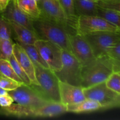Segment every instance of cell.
<instances>
[{
  "label": "cell",
  "mask_w": 120,
  "mask_h": 120,
  "mask_svg": "<svg viewBox=\"0 0 120 120\" xmlns=\"http://www.w3.org/2000/svg\"><path fill=\"white\" fill-rule=\"evenodd\" d=\"M32 23L39 39L50 41L71 53L69 39L70 34L62 26L41 16L32 20Z\"/></svg>",
  "instance_id": "1"
},
{
  "label": "cell",
  "mask_w": 120,
  "mask_h": 120,
  "mask_svg": "<svg viewBox=\"0 0 120 120\" xmlns=\"http://www.w3.org/2000/svg\"><path fill=\"white\" fill-rule=\"evenodd\" d=\"M112 72L114 67L107 56L97 57L90 64L82 66L81 87L86 88L105 82Z\"/></svg>",
  "instance_id": "2"
},
{
  "label": "cell",
  "mask_w": 120,
  "mask_h": 120,
  "mask_svg": "<svg viewBox=\"0 0 120 120\" xmlns=\"http://www.w3.org/2000/svg\"><path fill=\"white\" fill-rule=\"evenodd\" d=\"M35 66V76L39 85L31 84L30 86L40 96L49 102H60L58 78L49 69Z\"/></svg>",
  "instance_id": "3"
},
{
  "label": "cell",
  "mask_w": 120,
  "mask_h": 120,
  "mask_svg": "<svg viewBox=\"0 0 120 120\" xmlns=\"http://www.w3.org/2000/svg\"><path fill=\"white\" fill-rule=\"evenodd\" d=\"M37 4L41 16L62 26L70 35L77 34V21L65 14L57 0H38Z\"/></svg>",
  "instance_id": "4"
},
{
  "label": "cell",
  "mask_w": 120,
  "mask_h": 120,
  "mask_svg": "<svg viewBox=\"0 0 120 120\" xmlns=\"http://www.w3.org/2000/svg\"><path fill=\"white\" fill-rule=\"evenodd\" d=\"M82 65L69 52L62 50V68L54 72L59 80L71 85L81 87Z\"/></svg>",
  "instance_id": "5"
},
{
  "label": "cell",
  "mask_w": 120,
  "mask_h": 120,
  "mask_svg": "<svg viewBox=\"0 0 120 120\" xmlns=\"http://www.w3.org/2000/svg\"><path fill=\"white\" fill-rule=\"evenodd\" d=\"M83 91L86 98L93 100L100 103L101 110L120 107V94L109 89L105 86V82L83 88Z\"/></svg>",
  "instance_id": "6"
},
{
  "label": "cell",
  "mask_w": 120,
  "mask_h": 120,
  "mask_svg": "<svg viewBox=\"0 0 120 120\" xmlns=\"http://www.w3.org/2000/svg\"><path fill=\"white\" fill-rule=\"evenodd\" d=\"M96 58L105 55L108 49L120 42V33L99 32L83 35Z\"/></svg>",
  "instance_id": "7"
},
{
  "label": "cell",
  "mask_w": 120,
  "mask_h": 120,
  "mask_svg": "<svg viewBox=\"0 0 120 120\" xmlns=\"http://www.w3.org/2000/svg\"><path fill=\"white\" fill-rule=\"evenodd\" d=\"M77 34L82 35L99 32L120 33V28L97 16H78L76 23Z\"/></svg>",
  "instance_id": "8"
},
{
  "label": "cell",
  "mask_w": 120,
  "mask_h": 120,
  "mask_svg": "<svg viewBox=\"0 0 120 120\" xmlns=\"http://www.w3.org/2000/svg\"><path fill=\"white\" fill-rule=\"evenodd\" d=\"M34 45L50 70L53 72L60 70L62 49L60 47L50 41L42 39L37 40Z\"/></svg>",
  "instance_id": "9"
},
{
  "label": "cell",
  "mask_w": 120,
  "mask_h": 120,
  "mask_svg": "<svg viewBox=\"0 0 120 120\" xmlns=\"http://www.w3.org/2000/svg\"><path fill=\"white\" fill-rule=\"evenodd\" d=\"M8 93L16 103L28 107L36 109L49 103L30 86L24 84L15 90L8 91Z\"/></svg>",
  "instance_id": "10"
},
{
  "label": "cell",
  "mask_w": 120,
  "mask_h": 120,
  "mask_svg": "<svg viewBox=\"0 0 120 120\" xmlns=\"http://www.w3.org/2000/svg\"><path fill=\"white\" fill-rule=\"evenodd\" d=\"M69 39L71 53L82 66L88 65L96 59L89 43L83 35L78 34L70 35Z\"/></svg>",
  "instance_id": "11"
},
{
  "label": "cell",
  "mask_w": 120,
  "mask_h": 120,
  "mask_svg": "<svg viewBox=\"0 0 120 120\" xmlns=\"http://www.w3.org/2000/svg\"><path fill=\"white\" fill-rule=\"evenodd\" d=\"M59 87L60 103L66 106L77 104L86 99L82 87L60 81L59 83Z\"/></svg>",
  "instance_id": "12"
},
{
  "label": "cell",
  "mask_w": 120,
  "mask_h": 120,
  "mask_svg": "<svg viewBox=\"0 0 120 120\" xmlns=\"http://www.w3.org/2000/svg\"><path fill=\"white\" fill-rule=\"evenodd\" d=\"M0 14L7 21L17 23L34 31L32 19L19 8L16 0H10L5 10Z\"/></svg>",
  "instance_id": "13"
},
{
  "label": "cell",
  "mask_w": 120,
  "mask_h": 120,
  "mask_svg": "<svg viewBox=\"0 0 120 120\" xmlns=\"http://www.w3.org/2000/svg\"><path fill=\"white\" fill-rule=\"evenodd\" d=\"M12 54L28 76L31 84L39 85L35 76V66L23 48L19 45L15 43L13 46Z\"/></svg>",
  "instance_id": "14"
},
{
  "label": "cell",
  "mask_w": 120,
  "mask_h": 120,
  "mask_svg": "<svg viewBox=\"0 0 120 120\" xmlns=\"http://www.w3.org/2000/svg\"><path fill=\"white\" fill-rule=\"evenodd\" d=\"M12 30V38L15 41L22 42L25 44L34 45L39 39L35 31L15 22L9 21Z\"/></svg>",
  "instance_id": "15"
},
{
  "label": "cell",
  "mask_w": 120,
  "mask_h": 120,
  "mask_svg": "<svg viewBox=\"0 0 120 120\" xmlns=\"http://www.w3.org/2000/svg\"><path fill=\"white\" fill-rule=\"evenodd\" d=\"M66 107L68 112L76 114L88 113L101 110V106L100 103L96 101L87 98L80 103Z\"/></svg>",
  "instance_id": "16"
},
{
  "label": "cell",
  "mask_w": 120,
  "mask_h": 120,
  "mask_svg": "<svg viewBox=\"0 0 120 120\" xmlns=\"http://www.w3.org/2000/svg\"><path fill=\"white\" fill-rule=\"evenodd\" d=\"M76 15L80 16H96L97 5L96 1L90 0H73Z\"/></svg>",
  "instance_id": "17"
},
{
  "label": "cell",
  "mask_w": 120,
  "mask_h": 120,
  "mask_svg": "<svg viewBox=\"0 0 120 120\" xmlns=\"http://www.w3.org/2000/svg\"><path fill=\"white\" fill-rule=\"evenodd\" d=\"M18 7L32 20L41 16V11L36 0H16Z\"/></svg>",
  "instance_id": "18"
},
{
  "label": "cell",
  "mask_w": 120,
  "mask_h": 120,
  "mask_svg": "<svg viewBox=\"0 0 120 120\" xmlns=\"http://www.w3.org/2000/svg\"><path fill=\"white\" fill-rule=\"evenodd\" d=\"M15 42L23 48L34 65H38L46 69H49L48 64L41 57L38 50L34 45L25 44L18 41H15Z\"/></svg>",
  "instance_id": "19"
},
{
  "label": "cell",
  "mask_w": 120,
  "mask_h": 120,
  "mask_svg": "<svg viewBox=\"0 0 120 120\" xmlns=\"http://www.w3.org/2000/svg\"><path fill=\"white\" fill-rule=\"evenodd\" d=\"M96 16L120 28V11L102 8L97 6Z\"/></svg>",
  "instance_id": "20"
},
{
  "label": "cell",
  "mask_w": 120,
  "mask_h": 120,
  "mask_svg": "<svg viewBox=\"0 0 120 120\" xmlns=\"http://www.w3.org/2000/svg\"><path fill=\"white\" fill-rule=\"evenodd\" d=\"M111 61L114 67V71L120 72V42L110 47L105 54Z\"/></svg>",
  "instance_id": "21"
},
{
  "label": "cell",
  "mask_w": 120,
  "mask_h": 120,
  "mask_svg": "<svg viewBox=\"0 0 120 120\" xmlns=\"http://www.w3.org/2000/svg\"><path fill=\"white\" fill-rule=\"evenodd\" d=\"M14 43L12 40H7L0 38V59L9 60L12 55Z\"/></svg>",
  "instance_id": "22"
},
{
  "label": "cell",
  "mask_w": 120,
  "mask_h": 120,
  "mask_svg": "<svg viewBox=\"0 0 120 120\" xmlns=\"http://www.w3.org/2000/svg\"><path fill=\"white\" fill-rule=\"evenodd\" d=\"M11 64L12 67L13 69H14V71L16 73V75L18 76L19 78L21 80L22 83L25 85L30 86L31 84V82L29 80V77L27 76L26 73L23 70V69L21 68V66L18 63V61L16 60V59L14 56V55H12L9 58V60H8Z\"/></svg>",
  "instance_id": "23"
},
{
  "label": "cell",
  "mask_w": 120,
  "mask_h": 120,
  "mask_svg": "<svg viewBox=\"0 0 120 120\" xmlns=\"http://www.w3.org/2000/svg\"><path fill=\"white\" fill-rule=\"evenodd\" d=\"M0 74L12 79L16 82L23 83L18 76L16 75L11 64L7 60L0 59Z\"/></svg>",
  "instance_id": "24"
},
{
  "label": "cell",
  "mask_w": 120,
  "mask_h": 120,
  "mask_svg": "<svg viewBox=\"0 0 120 120\" xmlns=\"http://www.w3.org/2000/svg\"><path fill=\"white\" fill-rule=\"evenodd\" d=\"M105 86L110 90L120 94V72L114 71L105 81Z\"/></svg>",
  "instance_id": "25"
},
{
  "label": "cell",
  "mask_w": 120,
  "mask_h": 120,
  "mask_svg": "<svg viewBox=\"0 0 120 120\" xmlns=\"http://www.w3.org/2000/svg\"><path fill=\"white\" fill-rule=\"evenodd\" d=\"M12 30L9 22L0 14V38L12 40Z\"/></svg>",
  "instance_id": "26"
},
{
  "label": "cell",
  "mask_w": 120,
  "mask_h": 120,
  "mask_svg": "<svg viewBox=\"0 0 120 120\" xmlns=\"http://www.w3.org/2000/svg\"><path fill=\"white\" fill-rule=\"evenodd\" d=\"M23 83H21L14 79L0 74V87L6 91H11L21 86Z\"/></svg>",
  "instance_id": "27"
},
{
  "label": "cell",
  "mask_w": 120,
  "mask_h": 120,
  "mask_svg": "<svg viewBox=\"0 0 120 120\" xmlns=\"http://www.w3.org/2000/svg\"><path fill=\"white\" fill-rule=\"evenodd\" d=\"M65 14L71 19L77 21L78 16L76 15L73 0H57Z\"/></svg>",
  "instance_id": "28"
},
{
  "label": "cell",
  "mask_w": 120,
  "mask_h": 120,
  "mask_svg": "<svg viewBox=\"0 0 120 120\" xmlns=\"http://www.w3.org/2000/svg\"><path fill=\"white\" fill-rule=\"evenodd\" d=\"M96 2L97 5L100 8L120 11V2H113V1H105V0H97Z\"/></svg>",
  "instance_id": "29"
},
{
  "label": "cell",
  "mask_w": 120,
  "mask_h": 120,
  "mask_svg": "<svg viewBox=\"0 0 120 120\" xmlns=\"http://www.w3.org/2000/svg\"><path fill=\"white\" fill-rule=\"evenodd\" d=\"M14 102L12 97L8 93L0 96V107H6L11 105Z\"/></svg>",
  "instance_id": "30"
},
{
  "label": "cell",
  "mask_w": 120,
  "mask_h": 120,
  "mask_svg": "<svg viewBox=\"0 0 120 120\" xmlns=\"http://www.w3.org/2000/svg\"><path fill=\"white\" fill-rule=\"evenodd\" d=\"M9 1L10 0H0V14L5 10Z\"/></svg>",
  "instance_id": "31"
},
{
  "label": "cell",
  "mask_w": 120,
  "mask_h": 120,
  "mask_svg": "<svg viewBox=\"0 0 120 120\" xmlns=\"http://www.w3.org/2000/svg\"><path fill=\"white\" fill-rule=\"evenodd\" d=\"M7 93H8V91H6L5 90H4V89H3L2 88H1V87H0V96L5 94Z\"/></svg>",
  "instance_id": "32"
},
{
  "label": "cell",
  "mask_w": 120,
  "mask_h": 120,
  "mask_svg": "<svg viewBox=\"0 0 120 120\" xmlns=\"http://www.w3.org/2000/svg\"><path fill=\"white\" fill-rule=\"evenodd\" d=\"M109 1H113V2H120V0H105Z\"/></svg>",
  "instance_id": "33"
},
{
  "label": "cell",
  "mask_w": 120,
  "mask_h": 120,
  "mask_svg": "<svg viewBox=\"0 0 120 120\" xmlns=\"http://www.w3.org/2000/svg\"><path fill=\"white\" fill-rule=\"evenodd\" d=\"M90 1H97V0H90Z\"/></svg>",
  "instance_id": "34"
},
{
  "label": "cell",
  "mask_w": 120,
  "mask_h": 120,
  "mask_svg": "<svg viewBox=\"0 0 120 120\" xmlns=\"http://www.w3.org/2000/svg\"><path fill=\"white\" fill-rule=\"evenodd\" d=\"M36 1H38V0H36Z\"/></svg>",
  "instance_id": "35"
}]
</instances>
